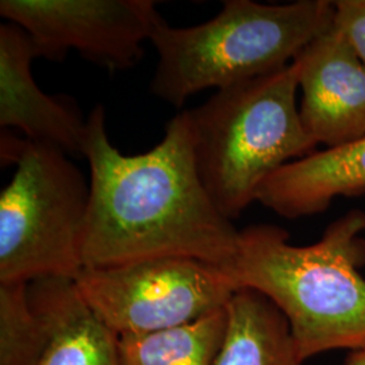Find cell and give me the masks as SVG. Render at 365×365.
I'll use <instances>...</instances> for the list:
<instances>
[{
	"instance_id": "10",
	"label": "cell",
	"mask_w": 365,
	"mask_h": 365,
	"mask_svg": "<svg viewBox=\"0 0 365 365\" xmlns=\"http://www.w3.org/2000/svg\"><path fill=\"white\" fill-rule=\"evenodd\" d=\"M27 294L41 324L29 365H122L119 337L83 299L75 279H37Z\"/></svg>"
},
{
	"instance_id": "4",
	"label": "cell",
	"mask_w": 365,
	"mask_h": 365,
	"mask_svg": "<svg viewBox=\"0 0 365 365\" xmlns=\"http://www.w3.org/2000/svg\"><path fill=\"white\" fill-rule=\"evenodd\" d=\"M298 66L218 90L188 113L196 168L211 200L233 221L276 170L317 152L303 128Z\"/></svg>"
},
{
	"instance_id": "6",
	"label": "cell",
	"mask_w": 365,
	"mask_h": 365,
	"mask_svg": "<svg viewBox=\"0 0 365 365\" xmlns=\"http://www.w3.org/2000/svg\"><path fill=\"white\" fill-rule=\"evenodd\" d=\"M75 283L118 337L192 322L226 307L238 289L225 268L182 257L83 268Z\"/></svg>"
},
{
	"instance_id": "12",
	"label": "cell",
	"mask_w": 365,
	"mask_h": 365,
	"mask_svg": "<svg viewBox=\"0 0 365 365\" xmlns=\"http://www.w3.org/2000/svg\"><path fill=\"white\" fill-rule=\"evenodd\" d=\"M227 314L226 337L214 365H302L286 317L267 297L240 288Z\"/></svg>"
},
{
	"instance_id": "3",
	"label": "cell",
	"mask_w": 365,
	"mask_h": 365,
	"mask_svg": "<svg viewBox=\"0 0 365 365\" xmlns=\"http://www.w3.org/2000/svg\"><path fill=\"white\" fill-rule=\"evenodd\" d=\"M334 18L330 0H226L220 13L197 26H170L163 19L150 38L158 56L150 91L179 108L197 92L272 73L289 66Z\"/></svg>"
},
{
	"instance_id": "13",
	"label": "cell",
	"mask_w": 365,
	"mask_h": 365,
	"mask_svg": "<svg viewBox=\"0 0 365 365\" xmlns=\"http://www.w3.org/2000/svg\"><path fill=\"white\" fill-rule=\"evenodd\" d=\"M227 306L180 327L119 337L122 365H214L226 337Z\"/></svg>"
},
{
	"instance_id": "11",
	"label": "cell",
	"mask_w": 365,
	"mask_h": 365,
	"mask_svg": "<svg viewBox=\"0 0 365 365\" xmlns=\"http://www.w3.org/2000/svg\"><path fill=\"white\" fill-rule=\"evenodd\" d=\"M365 194V135L282 167L262 184L257 202L284 218L324 212L339 196Z\"/></svg>"
},
{
	"instance_id": "16",
	"label": "cell",
	"mask_w": 365,
	"mask_h": 365,
	"mask_svg": "<svg viewBox=\"0 0 365 365\" xmlns=\"http://www.w3.org/2000/svg\"><path fill=\"white\" fill-rule=\"evenodd\" d=\"M344 365H365V346L361 349L353 351L345 360Z\"/></svg>"
},
{
	"instance_id": "2",
	"label": "cell",
	"mask_w": 365,
	"mask_h": 365,
	"mask_svg": "<svg viewBox=\"0 0 365 365\" xmlns=\"http://www.w3.org/2000/svg\"><path fill=\"white\" fill-rule=\"evenodd\" d=\"M365 211L352 210L307 247L287 232L253 225L240 232L227 269L235 286L267 297L283 313L300 361L333 349L365 346Z\"/></svg>"
},
{
	"instance_id": "15",
	"label": "cell",
	"mask_w": 365,
	"mask_h": 365,
	"mask_svg": "<svg viewBox=\"0 0 365 365\" xmlns=\"http://www.w3.org/2000/svg\"><path fill=\"white\" fill-rule=\"evenodd\" d=\"M334 25L351 42L365 64V0H339Z\"/></svg>"
},
{
	"instance_id": "7",
	"label": "cell",
	"mask_w": 365,
	"mask_h": 365,
	"mask_svg": "<svg viewBox=\"0 0 365 365\" xmlns=\"http://www.w3.org/2000/svg\"><path fill=\"white\" fill-rule=\"evenodd\" d=\"M0 15L26 31L39 57L63 61L76 51L113 72L140 61L163 21L153 0H1Z\"/></svg>"
},
{
	"instance_id": "9",
	"label": "cell",
	"mask_w": 365,
	"mask_h": 365,
	"mask_svg": "<svg viewBox=\"0 0 365 365\" xmlns=\"http://www.w3.org/2000/svg\"><path fill=\"white\" fill-rule=\"evenodd\" d=\"M38 57L24 29L14 24L0 26V125L22 131L30 141L84 156L87 119L69 99L39 88L31 75V63Z\"/></svg>"
},
{
	"instance_id": "5",
	"label": "cell",
	"mask_w": 365,
	"mask_h": 365,
	"mask_svg": "<svg viewBox=\"0 0 365 365\" xmlns=\"http://www.w3.org/2000/svg\"><path fill=\"white\" fill-rule=\"evenodd\" d=\"M0 195V283L76 279L90 184L63 150L22 140Z\"/></svg>"
},
{
	"instance_id": "14",
	"label": "cell",
	"mask_w": 365,
	"mask_h": 365,
	"mask_svg": "<svg viewBox=\"0 0 365 365\" xmlns=\"http://www.w3.org/2000/svg\"><path fill=\"white\" fill-rule=\"evenodd\" d=\"M29 283H0V365H29L41 341Z\"/></svg>"
},
{
	"instance_id": "1",
	"label": "cell",
	"mask_w": 365,
	"mask_h": 365,
	"mask_svg": "<svg viewBox=\"0 0 365 365\" xmlns=\"http://www.w3.org/2000/svg\"><path fill=\"white\" fill-rule=\"evenodd\" d=\"M90 207L83 237L84 268L182 257L226 271L240 232L211 200L196 168L194 133L182 111L163 140L143 155H122L110 143L105 107L87 118Z\"/></svg>"
},
{
	"instance_id": "8",
	"label": "cell",
	"mask_w": 365,
	"mask_h": 365,
	"mask_svg": "<svg viewBox=\"0 0 365 365\" xmlns=\"http://www.w3.org/2000/svg\"><path fill=\"white\" fill-rule=\"evenodd\" d=\"M299 115L317 144L334 149L365 135V64L336 25L294 60Z\"/></svg>"
}]
</instances>
